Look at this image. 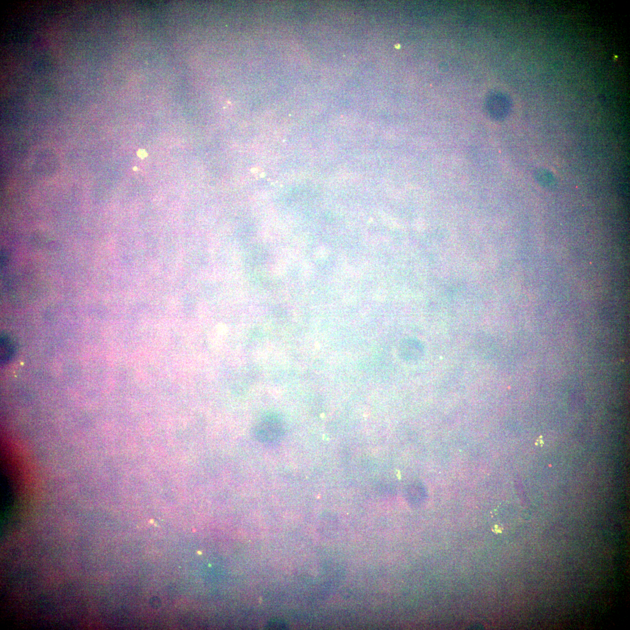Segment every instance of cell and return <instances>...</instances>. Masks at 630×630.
I'll use <instances>...</instances> for the list:
<instances>
[{
  "instance_id": "obj_1",
  "label": "cell",
  "mask_w": 630,
  "mask_h": 630,
  "mask_svg": "<svg viewBox=\"0 0 630 630\" xmlns=\"http://www.w3.org/2000/svg\"><path fill=\"white\" fill-rule=\"evenodd\" d=\"M284 432V421L275 414L263 416L254 429V435L257 440L266 444H274L279 442Z\"/></svg>"
},
{
  "instance_id": "obj_2",
  "label": "cell",
  "mask_w": 630,
  "mask_h": 630,
  "mask_svg": "<svg viewBox=\"0 0 630 630\" xmlns=\"http://www.w3.org/2000/svg\"><path fill=\"white\" fill-rule=\"evenodd\" d=\"M15 347L13 342L8 336L3 334L1 337V362L5 364L10 361L15 354Z\"/></svg>"
},
{
  "instance_id": "obj_3",
  "label": "cell",
  "mask_w": 630,
  "mask_h": 630,
  "mask_svg": "<svg viewBox=\"0 0 630 630\" xmlns=\"http://www.w3.org/2000/svg\"><path fill=\"white\" fill-rule=\"evenodd\" d=\"M536 180L540 185L548 189H554L557 183L554 176L544 169H539L535 174Z\"/></svg>"
}]
</instances>
